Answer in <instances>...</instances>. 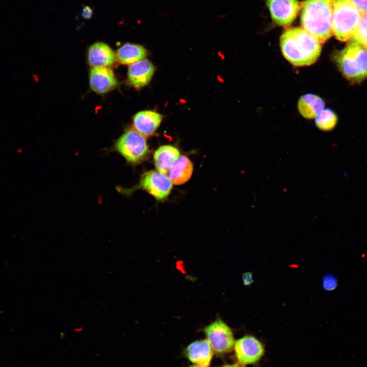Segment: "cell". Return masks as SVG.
<instances>
[{"label": "cell", "instance_id": "26", "mask_svg": "<svg viewBox=\"0 0 367 367\" xmlns=\"http://www.w3.org/2000/svg\"><path fill=\"white\" fill-rule=\"evenodd\" d=\"M190 367H207V366H200V365H198L195 364V365H192Z\"/></svg>", "mask_w": 367, "mask_h": 367}, {"label": "cell", "instance_id": "4", "mask_svg": "<svg viewBox=\"0 0 367 367\" xmlns=\"http://www.w3.org/2000/svg\"><path fill=\"white\" fill-rule=\"evenodd\" d=\"M336 63L343 75L357 82L367 77V48L352 42L336 56Z\"/></svg>", "mask_w": 367, "mask_h": 367}, {"label": "cell", "instance_id": "7", "mask_svg": "<svg viewBox=\"0 0 367 367\" xmlns=\"http://www.w3.org/2000/svg\"><path fill=\"white\" fill-rule=\"evenodd\" d=\"M204 333L213 350L217 353L228 352L234 346L232 332L221 319H218L206 326Z\"/></svg>", "mask_w": 367, "mask_h": 367}, {"label": "cell", "instance_id": "12", "mask_svg": "<svg viewBox=\"0 0 367 367\" xmlns=\"http://www.w3.org/2000/svg\"><path fill=\"white\" fill-rule=\"evenodd\" d=\"M162 119L161 114L151 110H144L134 116L133 124L134 129L146 137L154 134Z\"/></svg>", "mask_w": 367, "mask_h": 367}, {"label": "cell", "instance_id": "19", "mask_svg": "<svg viewBox=\"0 0 367 367\" xmlns=\"http://www.w3.org/2000/svg\"><path fill=\"white\" fill-rule=\"evenodd\" d=\"M317 126L322 130H330L336 124L337 118L335 114L330 109H323L315 118Z\"/></svg>", "mask_w": 367, "mask_h": 367}, {"label": "cell", "instance_id": "9", "mask_svg": "<svg viewBox=\"0 0 367 367\" xmlns=\"http://www.w3.org/2000/svg\"><path fill=\"white\" fill-rule=\"evenodd\" d=\"M267 5L273 21L281 26L291 23L302 7L297 0H267Z\"/></svg>", "mask_w": 367, "mask_h": 367}, {"label": "cell", "instance_id": "14", "mask_svg": "<svg viewBox=\"0 0 367 367\" xmlns=\"http://www.w3.org/2000/svg\"><path fill=\"white\" fill-rule=\"evenodd\" d=\"M213 350L207 339L195 341L186 349L188 359L196 365L208 366L213 356Z\"/></svg>", "mask_w": 367, "mask_h": 367}, {"label": "cell", "instance_id": "6", "mask_svg": "<svg viewBox=\"0 0 367 367\" xmlns=\"http://www.w3.org/2000/svg\"><path fill=\"white\" fill-rule=\"evenodd\" d=\"M173 184L169 176L158 171L150 170L142 174L139 184L130 189L117 187L118 192L123 195H129L135 190L142 189L158 200L166 199L170 194Z\"/></svg>", "mask_w": 367, "mask_h": 367}, {"label": "cell", "instance_id": "18", "mask_svg": "<svg viewBox=\"0 0 367 367\" xmlns=\"http://www.w3.org/2000/svg\"><path fill=\"white\" fill-rule=\"evenodd\" d=\"M323 100L318 95L307 94L302 96L298 102V108L300 114L305 118H316L324 109Z\"/></svg>", "mask_w": 367, "mask_h": 367}, {"label": "cell", "instance_id": "17", "mask_svg": "<svg viewBox=\"0 0 367 367\" xmlns=\"http://www.w3.org/2000/svg\"><path fill=\"white\" fill-rule=\"evenodd\" d=\"M146 49L140 44L126 43L121 46L115 54L116 60L121 64L130 65L144 59Z\"/></svg>", "mask_w": 367, "mask_h": 367}, {"label": "cell", "instance_id": "11", "mask_svg": "<svg viewBox=\"0 0 367 367\" xmlns=\"http://www.w3.org/2000/svg\"><path fill=\"white\" fill-rule=\"evenodd\" d=\"M154 71V66L149 60L144 59L139 61L128 68V82L136 89H140L150 82Z\"/></svg>", "mask_w": 367, "mask_h": 367}, {"label": "cell", "instance_id": "8", "mask_svg": "<svg viewBox=\"0 0 367 367\" xmlns=\"http://www.w3.org/2000/svg\"><path fill=\"white\" fill-rule=\"evenodd\" d=\"M234 350L239 362L243 365L257 362L263 355V344L252 336H245L234 342Z\"/></svg>", "mask_w": 367, "mask_h": 367}, {"label": "cell", "instance_id": "10", "mask_svg": "<svg viewBox=\"0 0 367 367\" xmlns=\"http://www.w3.org/2000/svg\"><path fill=\"white\" fill-rule=\"evenodd\" d=\"M89 84L92 91L104 94L113 90L117 82L113 71L106 67H92L89 73Z\"/></svg>", "mask_w": 367, "mask_h": 367}, {"label": "cell", "instance_id": "5", "mask_svg": "<svg viewBox=\"0 0 367 367\" xmlns=\"http://www.w3.org/2000/svg\"><path fill=\"white\" fill-rule=\"evenodd\" d=\"M112 148L127 163L133 165L143 162L149 153L145 137L133 128L126 130L115 142Z\"/></svg>", "mask_w": 367, "mask_h": 367}, {"label": "cell", "instance_id": "25", "mask_svg": "<svg viewBox=\"0 0 367 367\" xmlns=\"http://www.w3.org/2000/svg\"><path fill=\"white\" fill-rule=\"evenodd\" d=\"M222 367H245L244 365L239 363L232 364H226Z\"/></svg>", "mask_w": 367, "mask_h": 367}, {"label": "cell", "instance_id": "23", "mask_svg": "<svg viewBox=\"0 0 367 367\" xmlns=\"http://www.w3.org/2000/svg\"><path fill=\"white\" fill-rule=\"evenodd\" d=\"M93 14L92 9L89 6H85L83 8L82 12V17L86 19L91 18Z\"/></svg>", "mask_w": 367, "mask_h": 367}, {"label": "cell", "instance_id": "24", "mask_svg": "<svg viewBox=\"0 0 367 367\" xmlns=\"http://www.w3.org/2000/svg\"><path fill=\"white\" fill-rule=\"evenodd\" d=\"M244 284L246 285L250 284L252 282V275L250 273H245L243 276Z\"/></svg>", "mask_w": 367, "mask_h": 367}, {"label": "cell", "instance_id": "27", "mask_svg": "<svg viewBox=\"0 0 367 367\" xmlns=\"http://www.w3.org/2000/svg\"><path fill=\"white\" fill-rule=\"evenodd\" d=\"M367 48V47H366Z\"/></svg>", "mask_w": 367, "mask_h": 367}, {"label": "cell", "instance_id": "15", "mask_svg": "<svg viewBox=\"0 0 367 367\" xmlns=\"http://www.w3.org/2000/svg\"><path fill=\"white\" fill-rule=\"evenodd\" d=\"M179 156L180 152L176 147L170 145L161 146L154 153L155 166L159 172L167 174Z\"/></svg>", "mask_w": 367, "mask_h": 367}, {"label": "cell", "instance_id": "22", "mask_svg": "<svg viewBox=\"0 0 367 367\" xmlns=\"http://www.w3.org/2000/svg\"><path fill=\"white\" fill-rule=\"evenodd\" d=\"M362 14H367V0H351Z\"/></svg>", "mask_w": 367, "mask_h": 367}, {"label": "cell", "instance_id": "21", "mask_svg": "<svg viewBox=\"0 0 367 367\" xmlns=\"http://www.w3.org/2000/svg\"><path fill=\"white\" fill-rule=\"evenodd\" d=\"M323 285L326 290H333L337 285V281L334 276L328 275L324 278Z\"/></svg>", "mask_w": 367, "mask_h": 367}, {"label": "cell", "instance_id": "1", "mask_svg": "<svg viewBox=\"0 0 367 367\" xmlns=\"http://www.w3.org/2000/svg\"><path fill=\"white\" fill-rule=\"evenodd\" d=\"M284 57L295 66H306L313 64L319 58L321 43L302 28L286 30L280 39Z\"/></svg>", "mask_w": 367, "mask_h": 367}, {"label": "cell", "instance_id": "20", "mask_svg": "<svg viewBox=\"0 0 367 367\" xmlns=\"http://www.w3.org/2000/svg\"><path fill=\"white\" fill-rule=\"evenodd\" d=\"M351 42L367 47V14H362L358 25L351 38Z\"/></svg>", "mask_w": 367, "mask_h": 367}, {"label": "cell", "instance_id": "2", "mask_svg": "<svg viewBox=\"0 0 367 367\" xmlns=\"http://www.w3.org/2000/svg\"><path fill=\"white\" fill-rule=\"evenodd\" d=\"M332 0H305L302 4V28L324 43L332 35Z\"/></svg>", "mask_w": 367, "mask_h": 367}, {"label": "cell", "instance_id": "13", "mask_svg": "<svg viewBox=\"0 0 367 367\" xmlns=\"http://www.w3.org/2000/svg\"><path fill=\"white\" fill-rule=\"evenodd\" d=\"M116 60L115 53L104 43H94L88 49V61L93 67H109L114 64Z\"/></svg>", "mask_w": 367, "mask_h": 367}, {"label": "cell", "instance_id": "16", "mask_svg": "<svg viewBox=\"0 0 367 367\" xmlns=\"http://www.w3.org/2000/svg\"><path fill=\"white\" fill-rule=\"evenodd\" d=\"M193 171V165L185 155L180 156L172 165L169 172V177L172 184L181 185L191 178Z\"/></svg>", "mask_w": 367, "mask_h": 367}, {"label": "cell", "instance_id": "3", "mask_svg": "<svg viewBox=\"0 0 367 367\" xmlns=\"http://www.w3.org/2000/svg\"><path fill=\"white\" fill-rule=\"evenodd\" d=\"M362 14L351 0H332V30L342 41L351 39Z\"/></svg>", "mask_w": 367, "mask_h": 367}]
</instances>
